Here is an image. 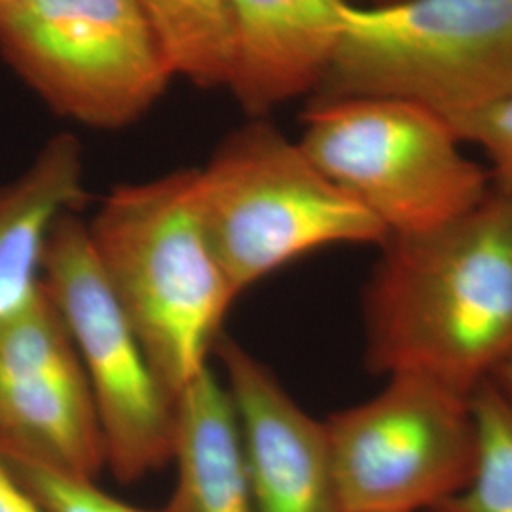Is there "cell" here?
<instances>
[{"instance_id":"obj_9","label":"cell","mask_w":512,"mask_h":512,"mask_svg":"<svg viewBox=\"0 0 512 512\" xmlns=\"http://www.w3.org/2000/svg\"><path fill=\"white\" fill-rule=\"evenodd\" d=\"M0 458L95 480L107 467L71 330L42 281L0 319Z\"/></svg>"},{"instance_id":"obj_12","label":"cell","mask_w":512,"mask_h":512,"mask_svg":"<svg viewBox=\"0 0 512 512\" xmlns=\"http://www.w3.org/2000/svg\"><path fill=\"white\" fill-rule=\"evenodd\" d=\"M82 143L57 133L18 177L0 184V319L37 293L55 222L88 202Z\"/></svg>"},{"instance_id":"obj_19","label":"cell","mask_w":512,"mask_h":512,"mask_svg":"<svg viewBox=\"0 0 512 512\" xmlns=\"http://www.w3.org/2000/svg\"><path fill=\"white\" fill-rule=\"evenodd\" d=\"M492 382L512 399V348L507 353V357L501 361V365L497 366Z\"/></svg>"},{"instance_id":"obj_3","label":"cell","mask_w":512,"mask_h":512,"mask_svg":"<svg viewBox=\"0 0 512 512\" xmlns=\"http://www.w3.org/2000/svg\"><path fill=\"white\" fill-rule=\"evenodd\" d=\"M203 226L236 293L313 251L382 245L384 226L270 118H247L198 167Z\"/></svg>"},{"instance_id":"obj_8","label":"cell","mask_w":512,"mask_h":512,"mask_svg":"<svg viewBox=\"0 0 512 512\" xmlns=\"http://www.w3.org/2000/svg\"><path fill=\"white\" fill-rule=\"evenodd\" d=\"M40 281L71 330L112 475L131 484L164 469L173 461L177 399L160 382L110 291L80 211L55 222Z\"/></svg>"},{"instance_id":"obj_7","label":"cell","mask_w":512,"mask_h":512,"mask_svg":"<svg viewBox=\"0 0 512 512\" xmlns=\"http://www.w3.org/2000/svg\"><path fill=\"white\" fill-rule=\"evenodd\" d=\"M325 425L340 512H431L475 469L473 395L431 378L389 376Z\"/></svg>"},{"instance_id":"obj_21","label":"cell","mask_w":512,"mask_h":512,"mask_svg":"<svg viewBox=\"0 0 512 512\" xmlns=\"http://www.w3.org/2000/svg\"><path fill=\"white\" fill-rule=\"evenodd\" d=\"M351 4L357 6H387V4H395V2H403V0H349Z\"/></svg>"},{"instance_id":"obj_2","label":"cell","mask_w":512,"mask_h":512,"mask_svg":"<svg viewBox=\"0 0 512 512\" xmlns=\"http://www.w3.org/2000/svg\"><path fill=\"white\" fill-rule=\"evenodd\" d=\"M86 224L110 291L177 399L209 366L239 296L203 226L198 167L114 186Z\"/></svg>"},{"instance_id":"obj_11","label":"cell","mask_w":512,"mask_h":512,"mask_svg":"<svg viewBox=\"0 0 512 512\" xmlns=\"http://www.w3.org/2000/svg\"><path fill=\"white\" fill-rule=\"evenodd\" d=\"M349 0H230L226 90L247 118L315 92L342 35Z\"/></svg>"},{"instance_id":"obj_13","label":"cell","mask_w":512,"mask_h":512,"mask_svg":"<svg viewBox=\"0 0 512 512\" xmlns=\"http://www.w3.org/2000/svg\"><path fill=\"white\" fill-rule=\"evenodd\" d=\"M175 490L164 512H256L226 387L207 366L177 397Z\"/></svg>"},{"instance_id":"obj_4","label":"cell","mask_w":512,"mask_h":512,"mask_svg":"<svg viewBox=\"0 0 512 512\" xmlns=\"http://www.w3.org/2000/svg\"><path fill=\"white\" fill-rule=\"evenodd\" d=\"M511 93L512 0L348 2L308 103L378 97L454 116Z\"/></svg>"},{"instance_id":"obj_17","label":"cell","mask_w":512,"mask_h":512,"mask_svg":"<svg viewBox=\"0 0 512 512\" xmlns=\"http://www.w3.org/2000/svg\"><path fill=\"white\" fill-rule=\"evenodd\" d=\"M459 139L482 148L495 188L512 194V93L478 109L444 116Z\"/></svg>"},{"instance_id":"obj_15","label":"cell","mask_w":512,"mask_h":512,"mask_svg":"<svg viewBox=\"0 0 512 512\" xmlns=\"http://www.w3.org/2000/svg\"><path fill=\"white\" fill-rule=\"evenodd\" d=\"M478 454L465 486L431 512H512V399L488 380L473 393Z\"/></svg>"},{"instance_id":"obj_1","label":"cell","mask_w":512,"mask_h":512,"mask_svg":"<svg viewBox=\"0 0 512 512\" xmlns=\"http://www.w3.org/2000/svg\"><path fill=\"white\" fill-rule=\"evenodd\" d=\"M363 293L365 361L473 395L512 348V194L387 236Z\"/></svg>"},{"instance_id":"obj_6","label":"cell","mask_w":512,"mask_h":512,"mask_svg":"<svg viewBox=\"0 0 512 512\" xmlns=\"http://www.w3.org/2000/svg\"><path fill=\"white\" fill-rule=\"evenodd\" d=\"M0 57L54 114L105 131L143 120L177 78L135 0H38L0 21Z\"/></svg>"},{"instance_id":"obj_20","label":"cell","mask_w":512,"mask_h":512,"mask_svg":"<svg viewBox=\"0 0 512 512\" xmlns=\"http://www.w3.org/2000/svg\"><path fill=\"white\" fill-rule=\"evenodd\" d=\"M38 0H0V21L14 16L19 10L35 4Z\"/></svg>"},{"instance_id":"obj_14","label":"cell","mask_w":512,"mask_h":512,"mask_svg":"<svg viewBox=\"0 0 512 512\" xmlns=\"http://www.w3.org/2000/svg\"><path fill=\"white\" fill-rule=\"evenodd\" d=\"M177 78L202 90L226 88L230 67V0H135Z\"/></svg>"},{"instance_id":"obj_10","label":"cell","mask_w":512,"mask_h":512,"mask_svg":"<svg viewBox=\"0 0 512 512\" xmlns=\"http://www.w3.org/2000/svg\"><path fill=\"white\" fill-rule=\"evenodd\" d=\"M215 349L238 421L256 512H340L329 433L247 349L220 334Z\"/></svg>"},{"instance_id":"obj_18","label":"cell","mask_w":512,"mask_h":512,"mask_svg":"<svg viewBox=\"0 0 512 512\" xmlns=\"http://www.w3.org/2000/svg\"><path fill=\"white\" fill-rule=\"evenodd\" d=\"M0 512H44L0 459Z\"/></svg>"},{"instance_id":"obj_16","label":"cell","mask_w":512,"mask_h":512,"mask_svg":"<svg viewBox=\"0 0 512 512\" xmlns=\"http://www.w3.org/2000/svg\"><path fill=\"white\" fill-rule=\"evenodd\" d=\"M2 461L44 512H164L133 507L112 497L97 486L95 478L61 475L21 461Z\"/></svg>"},{"instance_id":"obj_5","label":"cell","mask_w":512,"mask_h":512,"mask_svg":"<svg viewBox=\"0 0 512 512\" xmlns=\"http://www.w3.org/2000/svg\"><path fill=\"white\" fill-rule=\"evenodd\" d=\"M302 122V150L387 236L456 219L494 188L450 122L421 105L378 97L308 103Z\"/></svg>"}]
</instances>
